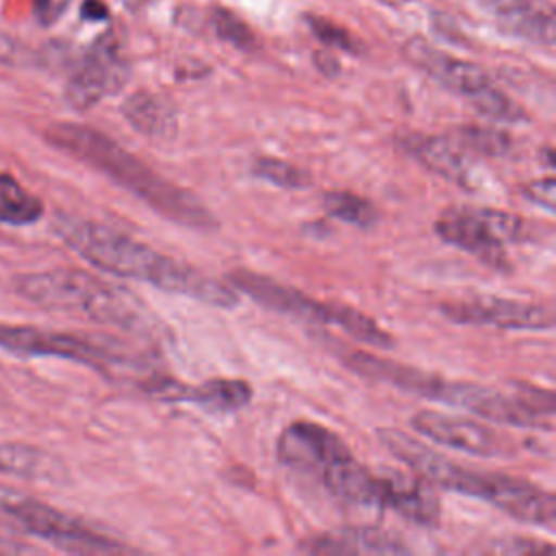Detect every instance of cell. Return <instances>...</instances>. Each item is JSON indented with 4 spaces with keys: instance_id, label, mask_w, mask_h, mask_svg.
<instances>
[{
    "instance_id": "6da1fadb",
    "label": "cell",
    "mask_w": 556,
    "mask_h": 556,
    "mask_svg": "<svg viewBox=\"0 0 556 556\" xmlns=\"http://www.w3.org/2000/svg\"><path fill=\"white\" fill-rule=\"evenodd\" d=\"M56 232L67 248L106 274L143 280L219 308L239 304V298L230 287L111 226L91 219L63 217L56 222Z\"/></svg>"
},
{
    "instance_id": "7a4b0ae2",
    "label": "cell",
    "mask_w": 556,
    "mask_h": 556,
    "mask_svg": "<svg viewBox=\"0 0 556 556\" xmlns=\"http://www.w3.org/2000/svg\"><path fill=\"white\" fill-rule=\"evenodd\" d=\"M43 137L56 150L102 172L172 222L189 228H213L217 224L208 206L198 195L163 178L132 152L96 128L74 122H54L43 130Z\"/></svg>"
},
{
    "instance_id": "3957f363",
    "label": "cell",
    "mask_w": 556,
    "mask_h": 556,
    "mask_svg": "<svg viewBox=\"0 0 556 556\" xmlns=\"http://www.w3.org/2000/svg\"><path fill=\"white\" fill-rule=\"evenodd\" d=\"M380 441L428 484L486 500L526 523L554 526L556 500L549 491H543L532 482L504 473L471 471L395 428L380 430Z\"/></svg>"
},
{
    "instance_id": "277c9868",
    "label": "cell",
    "mask_w": 556,
    "mask_h": 556,
    "mask_svg": "<svg viewBox=\"0 0 556 556\" xmlns=\"http://www.w3.org/2000/svg\"><path fill=\"white\" fill-rule=\"evenodd\" d=\"M13 289L20 298L41 308L80 315L100 324L141 328L146 319L132 293L74 267L20 274L13 280Z\"/></svg>"
},
{
    "instance_id": "5b68a950",
    "label": "cell",
    "mask_w": 556,
    "mask_h": 556,
    "mask_svg": "<svg viewBox=\"0 0 556 556\" xmlns=\"http://www.w3.org/2000/svg\"><path fill=\"white\" fill-rule=\"evenodd\" d=\"M406 391L467 408L497 424L554 430V395L530 384H517L515 393H504L476 382L445 380L415 369Z\"/></svg>"
},
{
    "instance_id": "8992f818",
    "label": "cell",
    "mask_w": 556,
    "mask_h": 556,
    "mask_svg": "<svg viewBox=\"0 0 556 556\" xmlns=\"http://www.w3.org/2000/svg\"><path fill=\"white\" fill-rule=\"evenodd\" d=\"M228 282L237 287L239 291L248 293L254 302L274 308L278 313H287L300 319L339 326L348 334H352L358 341H365L376 348H389L393 339L384 328H380L369 315L345 306V304H326L308 298L306 293L285 287L269 276L250 271V269H235L228 274Z\"/></svg>"
},
{
    "instance_id": "52a82bcc",
    "label": "cell",
    "mask_w": 556,
    "mask_h": 556,
    "mask_svg": "<svg viewBox=\"0 0 556 556\" xmlns=\"http://www.w3.org/2000/svg\"><path fill=\"white\" fill-rule=\"evenodd\" d=\"M528 228L530 224L515 213L482 206H450L434 222L443 241L497 269L508 267L504 243L526 239Z\"/></svg>"
},
{
    "instance_id": "ba28073f",
    "label": "cell",
    "mask_w": 556,
    "mask_h": 556,
    "mask_svg": "<svg viewBox=\"0 0 556 556\" xmlns=\"http://www.w3.org/2000/svg\"><path fill=\"white\" fill-rule=\"evenodd\" d=\"M4 510L20 523L26 532L54 543L67 552H119L122 545L113 539L91 530L76 517L52 508L39 500L22 497L4 502Z\"/></svg>"
},
{
    "instance_id": "9c48e42d",
    "label": "cell",
    "mask_w": 556,
    "mask_h": 556,
    "mask_svg": "<svg viewBox=\"0 0 556 556\" xmlns=\"http://www.w3.org/2000/svg\"><path fill=\"white\" fill-rule=\"evenodd\" d=\"M0 350L22 356L70 358L102 371L122 361V356L109 350L104 343H96L70 332H54L15 324H0Z\"/></svg>"
},
{
    "instance_id": "30bf717a",
    "label": "cell",
    "mask_w": 556,
    "mask_h": 556,
    "mask_svg": "<svg viewBox=\"0 0 556 556\" xmlns=\"http://www.w3.org/2000/svg\"><path fill=\"white\" fill-rule=\"evenodd\" d=\"M126 74L128 70L117 52V43L111 37H102L67 80L65 98L74 109L87 111L102 98L115 93L124 85Z\"/></svg>"
},
{
    "instance_id": "8fae6325",
    "label": "cell",
    "mask_w": 556,
    "mask_h": 556,
    "mask_svg": "<svg viewBox=\"0 0 556 556\" xmlns=\"http://www.w3.org/2000/svg\"><path fill=\"white\" fill-rule=\"evenodd\" d=\"M413 428L439 445L478 456L510 454L513 443L497 430L471 417H454L437 410H419L410 419Z\"/></svg>"
},
{
    "instance_id": "7c38bea8",
    "label": "cell",
    "mask_w": 556,
    "mask_h": 556,
    "mask_svg": "<svg viewBox=\"0 0 556 556\" xmlns=\"http://www.w3.org/2000/svg\"><path fill=\"white\" fill-rule=\"evenodd\" d=\"M441 313L456 324H486L497 328H552V308L534 302L504 300V298H476L454 300L441 304Z\"/></svg>"
},
{
    "instance_id": "4fadbf2b",
    "label": "cell",
    "mask_w": 556,
    "mask_h": 556,
    "mask_svg": "<svg viewBox=\"0 0 556 556\" xmlns=\"http://www.w3.org/2000/svg\"><path fill=\"white\" fill-rule=\"evenodd\" d=\"M276 452L285 465L321 476L328 465L348 456L350 447L332 430L300 419L282 430Z\"/></svg>"
},
{
    "instance_id": "5bb4252c",
    "label": "cell",
    "mask_w": 556,
    "mask_h": 556,
    "mask_svg": "<svg viewBox=\"0 0 556 556\" xmlns=\"http://www.w3.org/2000/svg\"><path fill=\"white\" fill-rule=\"evenodd\" d=\"M404 52L417 67H421L439 85L469 100H473L491 87V80L480 65L445 54L424 41H410Z\"/></svg>"
},
{
    "instance_id": "9a60e30c",
    "label": "cell",
    "mask_w": 556,
    "mask_h": 556,
    "mask_svg": "<svg viewBox=\"0 0 556 556\" xmlns=\"http://www.w3.org/2000/svg\"><path fill=\"white\" fill-rule=\"evenodd\" d=\"M482 15L491 17L495 26L513 37L530 39L541 46L554 43V13L549 7L541 9L534 0H469Z\"/></svg>"
},
{
    "instance_id": "2e32d148",
    "label": "cell",
    "mask_w": 556,
    "mask_h": 556,
    "mask_svg": "<svg viewBox=\"0 0 556 556\" xmlns=\"http://www.w3.org/2000/svg\"><path fill=\"white\" fill-rule=\"evenodd\" d=\"M306 549L315 554H402L408 547L380 528H345L311 539Z\"/></svg>"
},
{
    "instance_id": "e0dca14e",
    "label": "cell",
    "mask_w": 556,
    "mask_h": 556,
    "mask_svg": "<svg viewBox=\"0 0 556 556\" xmlns=\"http://www.w3.org/2000/svg\"><path fill=\"white\" fill-rule=\"evenodd\" d=\"M404 143L408 152L417 161H421L430 172L456 185H469V165L465 161V150H460L450 135L447 137L415 135Z\"/></svg>"
},
{
    "instance_id": "ac0fdd59",
    "label": "cell",
    "mask_w": 556,
    "mask_h": 556,
    "mask_svg": "<svg viewBox=\"0 0 556 556\" xmlns=\"http://www.w3.org/2000/svg\"><path fill=\"white\" fill-rule=\"evenodd\" d=\"M0 473L22 480H56L61 467L56 458L35 445L0 441Z\"/></svg>"
},
{
    "instance_id": "d6986e66",
    "label": "cell",
    "mask_w": 556,
    "mask_h": 556,
    "mask_svg": "<svg viewBox=\"0 0 556 556\" xmlns=\"http://www.w3.org/2000/svg\"><path fill=\"white\" fill-rule=\"evenodd\" d=\"M174 400L200 404L208 410H237L252 400V387L237 378H215L198 387H185L178 382Z\"/></svg>"
},
{
    "instance_id": "ffe728a7",
    "label": "cell",
    "mask_w": 556,
    "mask_h": 556,
    "mask_svg": "<svg viewBox=\"0 0 556 556\" xmlns=\"http://www.w3.org/2000/svg\"><path fill=\"white\" fill-rule=\"evenodd\" d=\"M122 113L135 130L148 137H169L176 130L172 106L150 91L128 96L122 104Z\"/></svg>"
},
{
    "instance_id": "44dd1931",
    "label": "cell",
    "mask_w": 556,
    "mask_h": 556,
    "mask_svg": "<svg viewBox=\"0 0 556 556\" xmlns=\"http://www.w3.org/2000/svg\"><path fill=\"white\" fill-rule=\"evenodd\" d=\"M43 215V202L22 187L11 174H0V222L9 226H28Z\"/></svg>"
},
{
    "instance_id": "7402d4cb",
    "label": "cell",
    "mask_w": 556,
    "mask_h": 556,
    "mask_svg": "<svg viewBox=\"0 0 556 556\" xmlns=\"http://www.w3.org/2000/svg\"><path fill=\"white\" fill-rule=\"evenodd\" d=\"M324 208L328 215L358 228H371L378 222L376 206L352 191H328L324 195Z\"/></svg>"
},
{
    "instance_id": "603a6c76",
    "label": "cell",
    "mask_w": 556,
    "mask_h": 556,
    "mask_svg": "<svg viewBox=\"0 0 556 556\" xmlns=\"http://www.w3.org/2000/svg\"><path fill=\"white\" fill-rule=\"evenodd\" d=\"M460 150L478 152L484 156H504L510 152V137L489 126H460L450 132Z\"/></svg>"
},
{
    "instance_id": "cb8c5ba5",
    "label": "cell",
    "mask_w": 556,
    "mask_h": 556,
    "mask_svg": "<svg viewBox=\"0 0 556 556\" xmlns=\"http://www.w3.org/2000/svg\"><path fill=\"white\" fill-rule=\"evenodd\" d=\"M252 172L271 182V185H278L282 189H300V187H308L311 185V176L295 167L293 163L289 161H282V159H271V156H258L252 165Z\"/></svg>"
},
{
    "instance_id": "d4e9b609",
    "label": "cell",
    "mask_w": 556,
    "mask_h": 556,
    "mask_svg": "<svg viewBox=\"0 0 556 556\" xmlns=\"http://www.w3.org/2000/svg\"><path fill=\"white\" fill-rule=\"evenodd\" d=\"M471 104L480 115H484L489 119H495V122H521V119H526L523 109L517 102H513L508 96L497 91L493 85L489 89H484L480 96H476L471 100Z\"/></svg>"
},
{
    "instance_id": "484cf974",
    "label": "cell",
    "mask_w": 556,
    "mask_h": 556,
    "mask_svg": "<svg viewBox=\"0 0 556 556\" xmlns=\"http://www.w3.org/2000/svg\"><path fill=\"white\" fill-rule=\"evenodd\" d=\"M213 28L219 35V39L232 43L235 48L250 50L254 48V35L248 28L245 22H241L232 11L228 9H215L213 13Z\"/></svg>"
},
{
    "instance_id": "4316f807",
    "label": "cell",
    "mask_w": 556,
    "mask_h": 556,
    "mask_svg": "<svg viewBox=\"0 0 556 556\" xmlns=\"http://www.w3.org/2000/svg\"><path fill=\"white\" fill-rule=\"evenodd\" d=\"M308 24H311V30L328 46H334V48H341V50H350L354 52L356 50V41L352 39V35L341 28L339 24L334 22H328L324 17H308Z\"/></svg>"
},
{
    "instance_id": "83f0119b",
    "label": "cell",
    "mask_w": 556,
    "mask_h": 556,
    "mask_svg": "<svg viewBox=\"0 0 556 556\" xmlns=\"http://www.w3.org/2000/svg\"><path fill=\"white\" fill-rule=\"evenodd\" d=\"M523 193H526L532 202L543 204L547 211L554 208V193H556V187H554V178H552V176L532 180L530 185L523 187Z\"/></svg>"
},
{
    "instance_id": "f1b7e54d",
    "label": "cell",
    "mask_w": 556,
    "mask_h": 556,
    "mask_svg": "<svg viewBox=\"0 0 556 556\" xmlns=\"http://www.w3.org/2000/svg\"><path fill=\"white\" fill-rule=\"evenodd\" d=\"M15 54H17L15 43H13L11 39H7V37L0 35V63H13V61H15Z\"/></svg>"
},
{
    "instance_id": "f546056e",
    "label": "cell",
    "mask_w": 556,
    "mask_h": 556,
    "mask_svg": "<svg viewBox=\"0 0 556 556\" xmlns=\"http://www.w3.org/2000/svg\"><path fill=\"white\" fill-rule=\"evenodd\" d=\"M52 2H54V0H37V7H39V11H50Z\"/></svg>"
},
{
    "instance_id": "4dcf8cb0",
    "label": "cell",
    "mask_w": 556,
    "mask_h": 556,
    "mask_svg": "<svg viewBox=\"0 0 556 556\" xmlns=\"http://www.w3.org/2000/svg\"><path fill=\"white\" fill-rule=\"evenodd\" d=\"M380 2H384V4H393V7H397V4H406V2H410V0H380Z\"/></svg>"
}]
</instances>
